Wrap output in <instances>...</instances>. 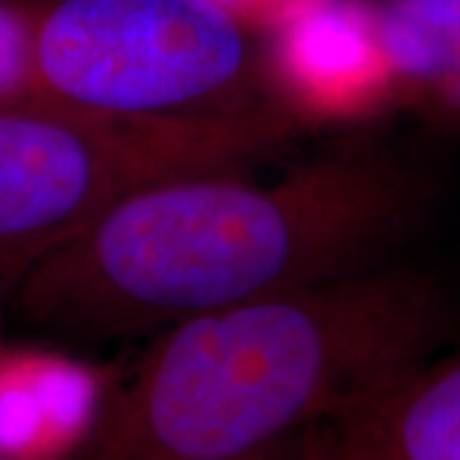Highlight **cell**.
Listing matches in <instances>:
<instances>
[{
    "mask_svg": "<svg viewBox=\"0 0 460 460\" xmlns=\"http://www.w3.org/2000/svg\"><path fill=\"white\" fill-rule=\"evenodd\" d=\"M435 198L381 148H335L277 180L199 174L146 187L33 266L18 313L72 341L180 320L396 261Z\"/></svg>",
    "mask_w": 460,
    "mask_h": 460,
    "instance_id": "obj_1",
    "label": "cell"
},
{
    "mask_svg": "<svg viewBox=\"0 0 460 460\" xmlns=\"http://www.w3.org/2000/svg\"><path fill=\"white\" fill-rule=\"evenodd\" d=\"M429 269L384 263L159 330L69 460H248L330 425L456 341Z\"/></svg>",
    "mask_w": 460,
    "mask_h": 460,
    "instance_id": "obj_2",
    "label": "cell"
},
{
    "mask_svg": "<svg viewBox=\"0 0 460 460\" xmlns=\"http://www.w3.org/2000/svg\"><path fill=\"white\" fill-rule=\"evenodd\" d=\"M296 123L277 108L133 118L49 100L0 102V292L136 192L277 159Z\"/></svg>",
    "mask_w": 460,
    "mask_h": 460,
    "instance_id": "obj_3",
    "label": "cell"
},
{
    "mask_svg": "<svg viewBox=\"0 0 460 460\" xmlns=\"http://www.w3.org/2000/svg\"><path fill=\"white\" fill-rule=\"evenodd\" d=\"M39 95L66 108L180 118L253 108V47L220 0L36 3Z\"/></svg>",
    "mask_w": 460,
    "mask_h": 460,
    "instance_id": "obj_4",
    "label": "cell"
},
{
    "mask_svg": "<svg viewBox=\"0 0 460 460\" xmlns=\"http://www.w3.org/2000/svg\"><path fill=\"white\" fill-rule=\"evenodd\" d=\"M343 460H460V343L332 422Z\"/></svg>",
    "mask_w": 460,
    "mask_h": 460,
    "instance_id": "obj_5",
    "label": "cell"
},
{
    "mask_svg": "<svg viewBox=\"0 0 460 460\" xmlns=\"http://www.w3.org/2000/svg\"><path fill=\"white\" fill-rule=\"evenodd\" d=\"M83 366L54 353L0 350V460H69L100 407Z\"/></svg>",
    "mask_w": 460,
    "mask_h": 460,
    "instance_id": "obj_6",
    "label": "cell"
},
{
    "mask_svg": "<svg viewBox=\"0 0 460 460\" xmlns=\"http://www.w3.org/2000/svg\"><path fill=\"white\" fill-rule=\"evenodd\" d=\"M366 31L404 98L460 120V0H376Z\"/></svg>",
    "mask_w": 460,
    "mask_h": 460,
    "instance_id": "obj_7",
    "label": "cell"
},
{
    "mask_svg": "<svg viewBox=\"0 0 460 460\" xmlns=\"http://www.w3.org/2000/svg\"><path fill=\"white\" fill-rule=\"evenodd\" d=\"M36 3L0 0V102L44 100L33 66Z\"/></svg>",
    "mask_w": 460,
    "mask_h": 460,
    "instance_id": "obj_8",
    "label": "cell"
},
{
    "mask_svg": "<svg viewBox=\"0 0 460 460\" xmlns=\"http://www.w3.org/2000/svg\"><path fill=\"white\" fill-rule=\"evenodd\" d=\"M248 460H343L341 458V447L335 438V428L320 425V428L307 429L302 435H296L287 443L277 445L271 450H266L261 456Z\"/></svg>",
    "mask_w": 460,
    "mask_h": 460,
    "instance_id": "obj_9",
    "label": "cell"
}]
</instances>
